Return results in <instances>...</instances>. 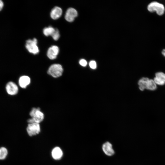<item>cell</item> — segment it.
I'll return each mask as SVG.
<instances>
[{
    "label": "cell",
    "mask_w": 165,
    "mask_h": 165,
    "mask_svg": "<svg viewBox=\"0 0 165 165\" xmlns=\"http://www.w3.org/2000/svg\"><path fill=\"white\" fill-rule=\"evenodd\" d=\"M156 85L163 86L165 84V74L162 72H159L155 74L153 79Z\"/></svg>",
    "instance_id": "10"
},
{
    "label": "cell",
    "mask_w": 165,
    "mask_h": 165,
    "mask_svg": "<svg viewBox=\"0 0 165 165\" xmlns=\"http://www.w3.org/2000/svg\"><path fill=\"white\" fill-rule=\"evenodd\" d=\"M30 115L31 118L28 120V123H39L44 118V115L39 108H33L30 112Z\"/></svg>",
    "instance_id": "1"
},
{
    "label": "cell",
    "mask_w": 165,
    "mask_h": 165,
    "mask_svg": "<svg viewBox=\"0 0 165 165\" xmlns=\"http://www.w3.org/2000/svg\"><path fill=\"white\" fill-rule=\"evenodd\" d=\"M157 85L153 79H149L147 83L146 89L150 90H154L157 88Z\"/></svg>",
    "instance_id": "16"
},
{
    "label": "cell",
    "mask_w": 165,
    "mask_h": 165,
    "mask_svg": "<svg viewBox=\"0 0 165 165\" xmlns=\"http://www.w3.org/2000/svg\"><path fill=\"white\" fill-rule=\"evenodd\" d=\"M162 53V54L165 57V49L163 50Z\"/></svg>",
    "instance_id": "22"
},
{
    "label": "cell",
    "mask_w": 165,
    "mask_h": 165,
    "mask_svg": "<svg viewBox=\"0 0 165 165\" xmlns=\"http://www.w3.org/2000/svg\"><path fill=\"white\" fill-rule=\"evenodd\" d=\"M63 72V69L61 65L59 64H55L50 67L47 73L54 78H58L62 75Z\"/></svg>",
    "instance_id": "3"
},
{
    "label": "cell",
    "mask_w": 165,
    "mask_h": 165,
    "mask_svg": "<svg viewBox=\"0 0 165 165\" xmlns=\"http://www.w3.org/2000/svg\"><path fill=\"white\" fill-rule=\"evenodd\" d=\"M6 89L7 93L10 95H16L18 91V88L17 85L12 82H9L7 83Z\"/></svg>",
    "instance_id": "9"
},
{
    "label": "cell",
    "mask_w": 165,
    "mask_h": 165,
    "mask_svg": "<svg viewBox=\"0 0 165 165\" xmlns=\"http://www.w3.org/2000/svg\"><path fill=\"white\" fill-rule=\"evenodd\" d=\"M147 9L150 12L156 11L159 15L163 14L165 9L164 6L163 4L156 1L150 3L148 5Z\"/></svg>",
    "instance_id": "2"
},
{
    "label": "cell",
    "mask_w": 165,
    "mask_h": 165,
    "mask_svg": "<svg viewBox=\"0 0 165 165\" xmlns=\"http://www.w3.org/2000/svg\"><path fill=\"white\" fill-rule=\"evenodd\" d=\"M7 149L5 147H2L0 148V160L5 159L8 154Z\"/></svg>",
    "instance_id": "17"
},
{
    "label": "cell",
    "mask_w": 165,
    "mask_h": 165,
    "mask_svg": "<svg viewBox=\"0 0 165 165\" xmlns=\"http://www.w3.org/2000/svg\"><path fill=\"white\" fill-rule=\"evenodd\" d=\"M53 39L55 40H57L60 38V34L59 30L57 29H55V30L53 35L51 36Z\"/></svg>",
    "instance_id": "18"
},
{
    "label": "cell",
    "mask_w": 165,
    "mask_h": 165,
    "mask_svg": "<svg viewBox=\"0 0 165 165\" xmlns=\"http://www.w3.org/2000/svg\"><path fill=\"white\" fill-rule=\"evenodd\" d=\"M79 63L83 67L86 66L87 64V61L84 59H82L79 61Z\"/></svg>",
    "instance_id": "20"
},
{
    "label": "cell",
    "mask_w": 165,
    "mask_h": 165,
    "mask_svg": "<svg viewBox=\"0 0 165 165\" xmlns=\"http://www.w3.org/2000/svg\"><path fill=\"white\" fill-rule=\"evenodd\" d=\"M4 6L3 3L2 1L0 0V11L2 9Z\"/></svg>",
    "instance_id": "21"
},
{
    "label": "cell",
    "mask_w": 165,
    "mask_h": 165,
    "mask_svg": "<svg viewBox=\"0 0 165 165\" xmlns=\"http://www.w3.org/2000/svg\"><path fill=\"white\" fill-rule=\"evenodd\" d=\"M63 152L61 149L58 147H54L51 152L53 158L56 160H59L63 156Z\"/></svg>",
    "instance_id": "12"
},
{
    "label": "cell",
    "mask_w": 165,
    "mask_h": 165,
    "mask_svg": "<svg viewBox=\"0 0 165 165\" xmlns=\"http://www.w3.org/2000/svg\"><path fill=\"white\" fill-rule=\"evenodd\" d=\"M55 30V29L51 26L44 28L43 30V33L45 35L48 36H51Z\"/></svg>",
    "instance_id": "15"
},
{
    "label": "cell",
    "mask_w": 165,
    "mask_h": 165,
    "mask_svg": "<svg viewBox=\"0 0 165 165\" xmlns=\"http://www.w3.org/2000/svg\"><path fill=\"white\" fill-rule=\"evenodd\" d=\"M149 79L147 77H143L138 81V85L140 90L143 91L146 89L148 82Z\"/></svg>",
    "instance_id": "14"
},
{
    "label": "cell",
    "mask_w": 165,
    "mask_h": 165,
    "mask_svg": "<svg viewBox=\"0 0 165 165\" xmlns=\"http://www.w3.org/2000/svg\"><path fill=\"white\" fill-rule=\"evenodd\" d=\"M62 10L61 8L58 6H55L51 10L50 13L51 17L53 20H56L61 16Z\"/></svg>",
    "instance_id": "11"
},
{
    "label": "cell",
    "mask_w": 165,
    "mask_h": 165,
    "mask_svg": "<svg viewBox=\"0 0 165 165\" xmlns=\"http://www.w3.org/2000/svg\"><path fill=\"white\" fill-rule=\"evenodd\" d=\"M26 129L28 135L30 136L38 134L41 130L39 123H28Z\"/></svg>",
    "instance_id": "5"
},
{
    "label": "cell",
    "mask_w": 165,
    "mask_h": 165,
    "mask_svg": "<svg viewBox=\"0 0 165 165\" xmlns=\"http://www.w3.org/2000/svg\"><path fill=\"white\" fill-rule=\"evenodd\" d=\"M78 16L76 10L73 8H69L67 10L65 15V19L68 22H73Z\"/></svg>",
    "instance_id": "6"
},
{
    "label": "cell",
    "mask_w": 165,
    "mask_h": 165,
    "mask_svg": "<svg viewBox=\"0 0 165 165\" xmlns=\"http://www.w3.org/2000/svg\"><path fill=\"white\" fill-rule=\"evenodd\" d=\"M102 149L104 153L108 156H112L115 153L112 144L108 141L106 142L103 144Z\"/></svg>",
    "instance_id": "8"
},
{
    "label": "cell",
    "mask_w": 165,
    "mask_h": 165,
    "mask_svg": "<svg viewBox=\"0 0 165 165\" xmlns=\"http://www.w3.org/2000/svg\"><path fill=\"white\" fill-rule=\"evenodd\" d=\"M59 51V47L53 45L50 47L48 49L47 55L50 59H55Z\"/></svg>",
    "instance_id": "7"
},
{
    "label": "cell",
    "mask_w": 165,
    "mask_h": 165,
    "mask_svg": "<svg viewBox=\"0 0 165 165\" xmlns=\"http://www.w3.org/2000/svg\"><path fill=\"white\" fill-rule=\"evenodd\" d=\"M30 78L26 75L21 76L19 80V85L20 87L23 88H26L30 84Z\"/></svg>",
    "instance_id": "13"
},
{
    "label": "cell",
    "mask_w": 165,
    "mask_h": 165,
    "mask_svg": "<svg viewBox=\"0 0 165 165\" xmlns=\"http://www.w3.org/2000/svg\"><path fill=\"white\" fill-rule=\"evenodd\" d=\"M89 66L92 69H96L97 67L96 62L94 61H91L89 63Z\"/></svg>",
    "instance_id": "19"
},
{
    "label": "cell",
    "mask_w": 165,
    "mask_h": 165,
    "mask_svg": "<svg viewBox=\"0 0 165 165\" xmlns=\"http://www.w3.org/2000/svg\"><path fill=\"white\" fill-rule=\"evenodd\" d=\"M37 44V40L36 38H34L32 40L29 39L26 41L25 47L29 52L36 54L39 52Z\"/></svg>",
    "instance_id": "4"
}]
</instances>
